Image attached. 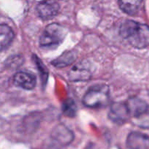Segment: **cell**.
Masks as SVG:
<instances>
[{
  "instance_id": "cell-1",
  "label": "cell",
  "mask_w": 149,
  "mask_h": 149,
  "mask_svg": "<svg viewBox=\"0 0 149 149\" xmlns=\"http://www.w3.org/2000/svg\"><path fill=\"white\" fill-rule=\"evenodd\" d=\"M120 35L130 45L137 49L149 46V26L133 20H127L121 25Z\"/></svg>"
},
{
  "instance_id": "cell-2",
  "label": "cell",
  "mask_w": 149,
  "mask_h": 149,
  "mask_svg": "<svg viewBox=\"0 0 149 149\" xmlns=\"http://www.w3.org/2000/svg\"><path fill=\"white\" fill-rule=\"evenodd\" d=\"M110 100V89L105 84L90 87L82 99L83 104L88 108L99 109L106 107Z\"/></svg>"
},
{
  "instance_id": "cell-3",
  "label": "cell",
  "mask_w": 149,
  "mask_h": 149,
  "mask_svg": "<svg viewBox=\"0 0 149 149\" xmlns=\"http://www.w3.org/2000/svg\"><path fill=\"white\" fill-rule=\"evenodd\" d=\"M67 31L58 23L48 25L39 39V45L45 48H55L63 42L66 36Z\"/></svg>"
},
{
  "instance_id": "cell-4",
  "label": "cell",
  "mask_w": 149,
  "mask_h": 149,
  "mask_svg": "<svg viewBox=\"0 0 149 149\" xmlns=\"http://www.w3.org/2000/svg\"><path fill=\"white\" fill-rule=\"evenodd\" d=\"M60 5L55 0H43L36 6L38 16L43 20H49L58 15Z\"/></svg>"
},
{
  "instance_id": "cell-5",
  "label": "cell",
  "mask_w": 149,
  "mask_h": 149,
  "mask_svg": "<svg viewBox=\"0 0 149 149\" xmlns=\"http://www.w3.org/2000/svg\"><path fill=\"white\" fill-rule=\"evenodd\" d=\"M109 117L115 123L122 125L125 123L131 116L126 103H115L111 106Z\"/></svg>"
},
{
  "instance_id": "cell-6",
  "label": "cell",
  "mask_w": 149,
  "mask_h": 149,
  "mask_svg": "<svg viewBox=\"0 0 149 149\" xmlns=\"http://www.w3.org/2000/svg\"><path fill=\"white\" fill-rule=\"evenodd\" d=\"M51 138L63 146H68L74 141V135L72 131L63 125H58L52 130Z\"/></svg>"
},
{
  "instance_id": "cell-7",
  "label": "cell",
  "mask_w": 149,
  "mask_h": 149,
  "mask_svg": "<svg viewBox=\"0 0 149 149\" xmlns=\"http://www.w3.org/2000/svg\"><path fill=\"white\" fill-rule=\"evenodd\" d=\"M126 145L129 149H149V137L139 132H132L128 135Z\"/></svg>"
},
{
  "instance_id": "cell-8",
  "label": "cell",
  "mask_w": 149,
  "mask_h": 149,
  "mask_svg": "<svg viewBox=\"0 0 149 149\" xmlns=\"http://www.w3.org/2000/svg\"><path fill=\"white\" fill-rule=\"evenodd\" d=\"M126 104L130 116L135 119L148 112V105L146 102L139 97H130Z\"/></svg>"
},
{
  "instance_id": "cell-9",
  "label": "cell",
  "mask_w": 149,
  "mask_h": 149,
  "mask_svg": "<svg viewBox=\"0 0 149 149\" xmlns=\"http://www.w3.org/2000/svg\"><path fill=\"white\" fill-rule=\"evenodd\" d=\"M13 84L26 90H33L36 84V77L30 73L19 71L13 77Z\"/></svg>"
},
{
  "instance_id": "cell-10",
  "label": "cell",
  "mask_w": 149,
  "mask_h": 149,
  "mask_svg": "<svg viewBox=\"0 0 149 149\" xmlns=\"http://www.w3.org/2000/svg\"><path fill=\"white\" fill-rule=\"evenodd\" d=\"M92 74L88 68L81 65H77L68 73V78L72 81H87L91 77Z\"/></svg>"
},
{
  "instance_id": "cell-11",
  "label": "cell",
  "mask_w": 149,
  "mask_h": 149,
  "mask_svg": "<svg viewBox=\"0 0 149 149\" xmlns=\"http://www.w3.org/2000/svg\"><path fill=\"white\" fill-rule=\"evenodd\" d=\"M15 34L11 28L0 23V51L7 49L13 41Z\"/></svg>"
},
{
  "instance_id": "cell-12",
  "label": "cell",
  "mask_w": 149,
  "mask_h": 149,
  "mask_svg": "<svg viewBox=\"0 0 149 149\" xmlns=\"http://www.w3.org/2000/svg\"><path fill=\"white\" fill-rule=\"evenodd\" d=\"M77 58V53L76 51H65L58 58L53 60L51 63L57 68H64L75 62Z\"/></svg>"
},
{
  "instance_id": "cell-13",
  "label": "cell",
  "mask_w": 149,
  "mask_h": 149,
  "mask_svg": "<svg viewBox=\"0 0 149 149\" xmlns=\"http://www.w3.org/2000/svg\"><path fill=\"white\" fill-rule=\"evenodd\" d=\"M143 0H119V6L124 13L134 15L138 13Z\"/></svg>"
},
{
  "instance_id": "cell-14",
  "label": "cell",
  "mask_w": 149,
  "mask_h": 149,
  "mask_svg": "<svg viewBox=\"0 0 149 149\" xmlns=\"http://www.w3.org/2000/svg\"><path fill=\"white\" fill-rule=\"evenodd\" d=\"M77 107L75 102L71 98H68L63 104V113L68 117H74L76 116Z\"/></svg>"
},
{
  "instance_id": "cell-15",
  "label": "cell",
  "mask_w": 149,
  "mask_h": 149,
  "mask_svg": "<svg viewBox=\"0 0 149 149\" xmlns=\"http://www.w3.org/2000/svg\"><path fill=\"white\" fill-rule=\"evenodd\" d=\"M33 60L34 61L35 63H36L38 71L40 73V77L41 79H42V84H43V85H45L46 84L47 81L48 74H49L48 69L45 66V64L43 63V62L36 55H33Z\"/></svg>"
},
{
  "instance_id": "cell-16",
  "label": "cell",
  "mask_w": 149,
  "mask_h": 149,
  "mask_svg": "<svg viewBox=\"0 0 149 149\" xmlns=\"http://www.w3.org/2000/svg\"><path fill=\"white\" fill-rule=\"evenodd\" d=\"M23 56L20 55H15V56H11L7 59V62H6V65L8 68H18L19 66L23 64Z\"/></svg>"
},
{
  "instance_id": "cell-17",
  "label": "cell",
  "mask_w": 149,
  "mask_h": 149,
  "mask_svg": "<svg viewBox=\"0 0 149 149\" xmlns=\"http://www.w3.org/2000/svg\"><path fill=\"white\" fill-rule=\"evenodd\" d=\"M137 120L136 124L139 125L141 127L144 128H149V113H145V114L142 115L141 116L138 118H135Z\"/></svg>"
}]
</instances>
